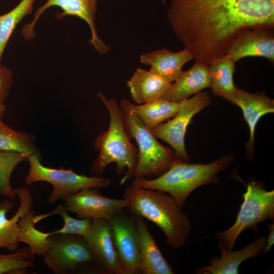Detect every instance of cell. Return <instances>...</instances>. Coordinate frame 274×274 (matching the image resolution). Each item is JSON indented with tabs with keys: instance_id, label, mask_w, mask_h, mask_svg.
Returning <instances> with one entry per match:
<instances>
[{
	"instance_id": "2e32d148",
	"label": "cell",
	"mask_w": 274,
	"mask_h": 274,
	"mask_svg": "<svg viewBox=\"0 0 274 274\" xmlns=\"http://www.w3.org/2000/svg\"><path fill=\"white\" fill-rule=\"evenodd\" d=\"M139 236V247L142 273L174 274L175 271L162 255L151 234L144 218L134 215Z\"/></svg>"
},
{
	"instance_id": "7c38bea8",
	"label": "cell",
	"mask_w": 274,
	"mask_h": 274,
	"mask_svg": "<svg viewBox=\"0 0 274 274\" xmlns=\"http://www.w3.org/2000/svg\"><path fill=\"white\" fill-rule=\"evenodd\" d=\"M68 211L80 219L109 220L129 205L126 199H116L101 195L96 188H88L70 195L63 200Z\"/></svg>"
},
{
	"instance_id": "9c48e42d",
	"label": "cell",
	"mask_w": 274,
	"mask_h": 274,
	"mask_svg": "<svg viewBox=\"0 0 274 274\" xmlns=\"http://www.w3.org/2000/svg\"><path fill=\"white\" fill-rule=\"evenodd\" d=\"M181 102L176 116L151 131L156 138L163 140L172 146L175 158L189 162L190 158L185 146L187 127L195 115L211 104V98L208 92L200 91Z\"/></svg>"
},
{
	"instance_id": "3957f363",
	"label": "cell",
	"mask_w": 274,
	"mask_h": 274,
	"mask_svg": "<svg viewBox=\"0 0 274 274\" xmlns=\"http://www.w3.org/2000/svg\"><path fill=\"white\" fill-rule=\"evenodd\" d=\"M107 109L110 123L107 130L96 138L93 146L99 151L91 164L90 173L93 176H100L107 166L115 163V170L118 175L124 176L120 184H124L134 177V172L138 160V149L131 143L127 133L120 105L113 98H107L101 92L97 93Z\"/></svg>"
},
{
	"instance_id": "9a60e30c",
	"label": "cell",
	"mask_w": 274,
	"mask_h": 274,
	"mask_svg": "<svg viewBox=\"0 0 274 274\" xmlns=\"http://www.w3.org/2000/svg\"><path fill=\"white\" fill-rule=\"evenodd\" d=\"M20 199V205L16 213L11 219L7 214L13 207L8 199L0 202V249L6 248L14 252L19 247L18 222L21 217L31 210L32 197L30 190L25 187L15 189Z\"/></svg>"
},
{
	"instance_id": "484cf974",
	"label": "cell",
	"mask_w": 274,
	"mask_h": 274,
	"mask_svg": "<svg viewBox=\"0 0 274 274\" xmlns=\"http://www.w3.org/2000/svg\"><path fill=\"white\" fill-rule=\"evenodd\" d=\"M36 0H21L8 12L0 15V64L7 44L16 26L31 14Z\"/></svg>"
},
{
	"instance_id": "4fadbf2b",
	"label": "cell",
	"mask_w": 274,
	"mask_h": 274,
	"mask_svg": "<svg viewBox=\"0 0 274 274\" xmlns=\"http://www.w3.org/2000/svg\"><path fill=\"white\" fill-rule=\"evenodd\" d=\"M85 238L99 272L124 274L109 220H92L90 231Z\"/></svg>"
},
{
	"instance_id": "52a82bcc",
	"label": "cell",
	"mask_w": 274,
	"mask_h": 274,
	"mask_svg": "<svg viewBox=\"0 0 274 274\" xmlns=\"http://www.w3.org/2000/svg\"><path fill=\"white\" fill-rule=\"evenodd\" d=\"M48 239L49 247L43 261L53 273L99 272L84 236L55 233Z\"/></svg>"
},
{
	"instance_id": "603a6c76",
	"label": "cell",
	"mask_w": 274,
	"mask_h": 274,
	"mask_svg": "<svg viewBox=\"0 0 274 274\" xmlns=\"http://www.w3.org/2000/svg\"><path fill=\"white\" fill-rule=\"evenodd\" d=\"M181 104L162 98L141 105H134L130 101V107L144 125L152 130L176 116Z\"/></svg>"
},
{
	"instance_id": "7a4b0ae2",
	"label": "cell",
	"mask_w": 274,
	"mask_h": 274,
	"mask_svg": "<svg viewBox=\"0 0 274 274\" xmlns=\"http://www.w3.org/2000/svg\"><path fill=\"white\" fill-rule=\"evenodd\" d=\"M123 198L129 202L127 209L152 222L164 234L167 244L171 247H183L191 232L190 221L174 198L168 194L131 185Z\"/></svg>"
},
{
	"instance_id": "7402d4cb",
	"label": "cell",
	"mask_w": 274,
	"mask_h": 274,
	"mask_svg": "<svg viewBox=\"0 0 274 274\" xmlns=\"http://www.w3.org/2000/svg\"><path fill=\"white\" fill-rule=\"evenodd\" d=\"M235 63L230 57L226 55L209 64L211 88L213 95L222 97L232 104L237 88L234 85L233 80Z\"/></svg>"
},
{
	"instance_id": "4316f807",
	"label": "cell",
	"mask_w": 274,
	"mask_h": 274,
	"mask_svg": "<svg viewBox=\"0 0 274 274\" xmlns=\"http://www.w3.org/2000/svg\"><path fill=\"white\" fill-rule=\"evenodd\" d=\"M59 215L64 221L63 226L53 231V234H75L86 237L89 233L91 227L92 219L83 218L77 219L70 216L65 205L60 204L51 212L41 215H35L32 219L36 224L41 220L52 215Z\"/></svg>"
},
{
	"instance_id": "8992f818",
	"label": "cell",
	"mask_w": 274,
	"mask_h": 274,
	"mask_svg": "<svg viewBox=\"0 0 274 274\" xmlns=\"http://www.w3.org/2000/svg\"><path fill=\"white\" fill-rule=\"evenodd\" d=\"M274 218V191H267L259 181H251L243 195V201L234 224L216 233L220 250H233L237 238L247 228H255L258 223Z\"/></svg>"
},
{
	"instance_id": "ba28073f",
	"label": "cell",
	"mask_w": 274,
	"mask_h": 274,
	"mask_svg": "<svg viewBox=\"0 0 274 274\" xmlns=\"http://www.w3.org/2000/svg\"><path fill=\"white\" fill-rule=\"evenodd\" d=\"M29 169L25 180L26 185L38 181L51 184L53 191L47 199L52 204L58 200L82 189L88 188H102L112 184L111 179L100 176H87L78 174L72 169L54 168L44 166L41 163V158L37 155L28 157Z\"/></svg>"
},
{
	"instance_id": "1f68e13d",
	"label": "cell",
	"mask_w": 274,
	"mask_h": 274,
	"mask_svg": "<svg viewBox=\"0 0 274 274\" xmlns=\"http://www.w3.org/2000/svg\"><path fill=\"white\" fill-rule=\"evenodd\" d=\"M6 110V106L4 102L0 103V122L2 121V117Z\"/></svg>"
},
{
	"instance_id": "ffe728a7",
	"label": "cell",
	"mask_w": 274,
	"mask_h": 274,
	"mask_svg": "<svg viewBox=\"0 0 274 274\" xmlns=\"http://www.w3.org/2000/svg\"><path fill=\"white\" fill-rule=\"evenodd\" d=\"M209 65L195 61L188 70L183 72L172 83L162 98L175 102L186 100L205 88H211Z\"/></svg>"
},
{
	"instance_id": "d4e9b609",
	"label": "cell",
	"mask_w": 274,
	"mask_h": 274,
	"mask_svg": "<svg viewBox=\"0 0 274 274\" xmlns=\"http://www.w3.org/2000/svg\"><path fill=\"white\" fill-rule=\"evenodd\" d=\"M35 215V211L30 210L20 218L18 222V241L27 244L35 255L43 256L49 249L48 237L53 233H45L37 229L32 221Z\"/></svg>"
},
{
	"instance_id": "5b68a950",
	"label": "cell",
	"mask_w": 274,
	"mask_h": 274,
	"mask_svg": "<svg viewBox=\"0 0 274 274\" xmlns=\"http://www.w3.org/2000/svg\"><path fill=\"white\" fill-rule=\"evenodd\" d=\"M130 100L123 98L120 107L125 128L129 138H133L138 145L139 156L134 172V178L159 176L165 172L175 159L174 153L161 145L134 114Z\"/></svg>"
},
{
	"instance_id": "d6986e66",
	"label": "cell",
	"mask_w": 274,
	"mask_h": 274,
	"mask_svg": "<svg viewBox=\"0 0 274 274\" xmlns=\"http://www.w3.org/2000/svg\"><path fill=\"white\" fill-rule=\"evenodd\" d=\"M266 237L261 236L236 251L221 250L220 258H213L209 265L198 268L199 274H238V268L245 260L255 257L263 251Z\"/></svg>"
},
{
	"instance_id": "5bb4252c",
	"label": "cell",
	"mask_w": 274,
	"mask_h": 274,
	"mask_svg": "<svg viewBox=\"0 0 274 274\" xmlns=\"http://www.w3.org/2000/svg\"><path fill=\"white\" fill-rule=\"evenodd\" d=\"M273 28L256 27L242 31L234 39L226 55L235 62L247 56L265 57L273 62Z\"/></svg>"
},
{
	"instance_id": "44dd1931",
	"label": "cell",
	"mask_w": 274,
	"mask_h": 274,
	"mask_svg": "<svg viewBox=\"0 0 274 274\" xmlns=\"http://www.w3.org/2000/svg\"><path fill=\"white\" fill-rule=\"evenodd\" d=\"M193 59L192 53L186 48L177 52L166 48L158 49L140 56V61L150 65V70L164 77L170 82L180 77L183 66Z\"/></svg>"
},
{
	"instance_id": "e0dca14e",
	"label": "cell",
	"mask_w": 274,
	"mask_h": 274,
	"mask_svg": "<svg viewBox=\"0 0 274 274\" xmlns=\"http://www.w3.org/2000/svg\"><path fill=\"white\" fill-rule=\"evenodd\" d=\"M172 83L153 71L137 68L126 82L132 100L138 105L162 98Z\"/></svg>"
},
{
	"instance_id": "83f0119b",
	"label": "cell",
	"mask_w": 274,
	"mask_h": 274,
	"mask_svg": "<svg viewBox=\"0 0 274 274\" xmlns=\"http://www.w3.org/2000/svg\"><path fill=\"white\" fill-rule=\"evenodd\" d=\"M22 154L0 151V196L15 199L17 193L11 184V176L16 166L27 160Z\"/></svg>"
},
{
	"instance_id": "f1b7e54d",
	"label": "cell",
	"mask_w": 274,
	"mask_h": 274,
	"mask_svg": "<svg viewBox=\"0 0 274 274\" xmlns=\"http://www.w3.org/2000/svg\"><path fill=\"white\" fill-rule=\"evenodd\" d=\"M35 256L29 247L21 248L9 254H0V274L25 273L28 268L34 266L32 260Z\"/></svg>"
},
{
	"instance_id": "6da1fadb",
	"label": "cell",
	"mask_w": 274,
	"mask_h": 274,
	"mask_svg": "<svg viewBox=\"0 0 274 274\" xmlns=\"http://www.w3.org/2000/svg\"><path fill=\"white\" fill-rule=\"evenodd\" d=\"M167 16L195 61L209 65L242 31L273 28L274 0H171Z\"/></svg>"
},
{
	"instance_id": "4dcf8cb0",
	"label": "cell",
	"mask_w": 274,
	"mask_h": 274,
	"mask_svg": "<svg viewBox=\"0 0 274 274\" xmlns=\"http://www.w3.org/2000/svg\"><path fill=\"white\" fill-rule=\"evenodd\" d=\"M267 227L269 229V233L268 235L267 238H266L265 245L262 251V254L268 252L271 248L274 243V224H268Z\"/></svg>"
},
{
	"instance_id": "8fae6325",
	"label": "cell",
	"mask_w": 274,
	"mask_h": 274,
	"mask_svg": "<svg viewBox=\"0 0 274 274\" xmlns=\"http://www.w3.org/2000/svg\"><path fill=\"white\" fill-rule=\"evenodd\" d=\"M109 221L124 274L142 273L139 236L134 215H129L123 210L113 216Z\"/></svg>"
},
{
	"instance_id": "ac0fdd59",
	"label": "cell",
	"mask_w": 274,
	"mask_h": 274,
	"mask_svg": "<svg viewBox=\"0 0 274 274\" xmlns=\"http://www.w3.org/2000/svg\"><path fill=\"white\" fill-rule=\"evenodd\" d=\"M233 104L243 111L250 130V140L247 144L248 155L252 157L255 142V130L259 119L263 115L274 112V101L263 93H251L237 88Z\"/></svg>"
},
{
	"instance_id": "30bf717a",
	"label": "cell",
	"mask_w": 274,
	"mask_h": 274,
	"mask_svg": "<svg viewBox=\"0 0 274 274\" xmlns=\"http://www.w3.org/2000/svg\"><path fill=\"white\" fill-rule=\"evenodd\" d=\"M97 5V0H47L37 9L31 21L23 26L21 33L25 40L34 38L35 28L40 16L49 8L57 7L60 8L61 12L57 13L56 19H62L72 16L84 21L91 32L89 43L100 54H107L110 48L99 37L96 27L95 18Z\"/></svg>"
},
{
	"instance_id": "cb8c5ba5",
	"label": "cell",
	"mask_w": 274,
	"mask_h": 274,
	"mask_svg": "<svg viewBox=\"0 0 274 274\" xmlns=\"http://www.w3.org/2000/svg\"><path fill=\"white\" fill-rule=\"evenodd\" d=\"M0 151L21 153L27 158L33 155L41 157L32 134L24 131H16L2 121L0 122Z\"/></svg>"
},
{
	"instance_id": "f546056e",
	"label": "cell",
	"mask_w": 274,
	"mask_h": 274,
	"mask_svg": "<svg viewBox=\"0 0 274 274\" xmlns=\"http://www.w3.org/2000/svg\"><path fill=\"white\" fill-rule=\"evenodd\" d=\"M13 82V73L11 70L0 64V103L8 96Z\"/></svg>"
},
{
	"instance_id": "277c9868",
	"label": "cell",
	"mask_w": 274,
	"mask_h": 274,
	"mask_svg": "<svg viewBox=\"0 0 274 274\" xmlns=\"http://www.w3.org/2000/svg\"><path fill=\"white\" fill-rule=\"evenodd\" d=\"M234 159L232 154L207 164L190 163L175 158L169 168L157 178H134L132 184L167 193L182 209L188 197L195 189L216 182L217 175L227 168Z\"/></svg>"
}]
</instances>
